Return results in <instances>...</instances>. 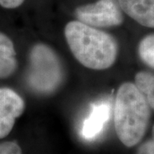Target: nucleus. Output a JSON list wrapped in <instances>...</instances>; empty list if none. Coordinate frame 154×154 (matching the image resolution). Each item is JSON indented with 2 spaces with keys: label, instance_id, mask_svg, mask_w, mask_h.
Listing matches in <instances>:
<instances>
[{
  "label": "nucleus",
  "instance_id": "nucleus-2",
  "mask_svg": "<svg viewBox=\"0 0 154 154\" xmlns=\"http://www.w3.org/2000/svg\"><path fill=\"white\" fill-rule=\"evenodd\" d=\"M151 116V108L136 86L123 83L119 88L114 106L116 134L128 147L138 144L145 135Z\"/></svg>",
  "mask_w": 154,
  "mask_h": 154
},
{
  "label": "nucleus",
  "instance_id": "nucleus-6",
  "mask_svg": "<svg viewBox=\"0 0 154 154\" xmlns=\"http://www.w3.org/2000/svg\"><path fill=\"white\" fill-rule=\"evenodd\" d=\"M111 105L110 100H100L92 105L81 126V135L87 140H93L100 135L110 120Z\"/></svg>",
  "mask_w": 154,
  "mask_h": 154
},
{
  "label": "nucleus",
  "instance_id": "nucleus-4",
  "mask_svg": "<svg viewBox=\"0 0 154 154\" xmlns=\"http://www.w3.org/2000/svg\"><path fill=\"white\" fill-rule=\"evenodd\" d=\"M75 17L79 22L93 28L115 27L123 22L118 0H99L94 4L79 6Z\"/></svg>",
  "mask_w": 154,
  "mask_h": 154
},
{
  "label": "nucleus",
  "instance_id": "nucleus-7",
  "mask_svg": "<svg viewBox=\"0 0 154 154\" xmlns=\"http://www.w3.org/2000/svg\"><path fill=\"white\" fill-rule=\"evenodd\" d=\"M122 11L144 27L154 28V0H118Z\"/></svg>",
  "mask_w": 154,
  "mask_h": 154
},
{
  "label": "nucleus",
  "instance_id": "nucleus-14",
  "mask_svg": "<svg viewBox=\"0 0 154 154\" xmlns=\"http://www.w3.org/2000/svg\"><path fill=\"white\" fill-rule=\"evenodd\" d=\"M152 140L154 141V126H153V128H152Z\"/></svg>",
  "mask_w": 154,
  "mask_h": 154
},
{
  "label": "nucleus",
  "instance_id": "nucleus-9",
  "mask_svg": "<svg viewBox=\"0 0 154 154\" xmlns=\"http://www.w3.org/2000/svg\"><path fill=\"white\" fill-rule=\"evenodd\" d=\"M134 85L143 95L150 108L154 110V75L148 72H139L135 75Z\"/></svg>",
  "mask_w": 154,
  "mask_h": 154
},
{
  "label": "nucleus",
  "instance_id": "nucleus-3",
  "mask_svg": "<svg viewBox=\"0 0 154 154\" xmlns=\"http://www.w3.org/2000/svg\"><path fill=\"white\" fill-rule=\"evenodd\" d=\"M63 69L55 51L44 44L35 45L29 55L27 82L33 91L48 94L60 86Z\"/></svg>",
  "mask_w": 154,
  "mask_h": 154
},
{
  "label": "nucleus",
  "instance_id": "nucleus-1",
  "mask_svg": "<svg viewBox=\"0 0 154 154\" xmlns=\"http://www.w3.org/2000/svg\"><path fill=\"white\" fill-rule=\"evenodd\" d=\"M73 55L83 66L103 70L115 63L118 45L113 36L79 21L69 22L64 29Z\"/></svg>",
  "mask_w": 154,
  "mask_h": 154
},
{
  "label": "nucleus",
  "instance_id": "nucleus-8",
  "mask_svg": "<svg viewBox=\"0 0 154 154\" xmlns=\"http://www.w3.org/2000/svg\"><path fill=\"white\" fill-rule=\"evenodd\" d=\"M17 69V52L11 38L0 33V79H5Z\"/></svg>",
  "mask_w": 154,
  "mask_h": 154
},
{
  "label": "nucleus",
  "instance_id": "nucleus-12",
  "mask_svg": "<svg viewBox=\"0 0 154 154\" xmlns=\"http://www.w3.org/2000/svg\"><path fill=\"white\" fill-rule=\"evenodd\" d=\"M137 154H154V141L150 140L142 144L138 150Z\"/></svg>",
  "mask_w": 154,
  "mask_h": 154
},
{
  "label": "nucleus",
  "instance_id": "nucleus-11",
  "mask_svg": "<svg viewBox=\"0 0 154 154\" xmlns=\"http://www.w3.org/2000/svg\"><path fill=\"white\" fill-rule=\"evenodd\" d=\"M0 154H22L20 146L15 141L0 143Z\"/></svg>",
  "mask_w": 154,
  "mask_h": 154
},
{
  "label": "nucleus",
  "instance_id": "nucleus-5",
  "mask_svg": "<svg viewBox=\"0 0 154 154\" xmlns=\"http://www.w3.org/2000/svg\"><path fill=\"white\" fill-rule=\"evenodd\" d=\"M25 109L24 100L11 88H0V139L11 132Z\"/></svg>",
  "mask_w": 154,
  "mask_h": 154
},
{
  "label": "nucleus",
  "instance_id": "nucleus-10",
  "mask_svg": "<svg viewBox=\"0 0 154 154\" xmlns=\"http://www.w3.org/2000/svg\"><path fill=\"white\" fill-rule=\"evenodd\" d=\"M138 52L140 59L146 65L154 69V33L141 39L139 44Z\"/></svg>",
  "mask_w": 154,
  "mask_h": 154
},
{
  "label": "nucleus",
  "instance_id": "nucleus-13",
  "mask_svg": "<svg viewBox=\"0 0 154 154\" xmlns=\"http://www.w3.org/2000/svg\"><path fill=\"white\" fill-rule=\"evenodd\" d=\"M24 0H0V5L6 9H15L22 5Z\"/></svg>",
  "mask_w": 154,
  "mask_h": 154
}]
</instances>
